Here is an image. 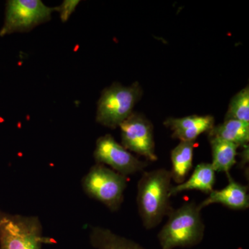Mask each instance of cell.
I'll list each match as a JSON object with an SVG mask.
<instances>
[{"mask_svg":"<svg viewBox=\"0 0 249 249\" xmlns=\"http://www.w3.org/2000/svg\"><path fill=\"white\" fill-rule=\"evenodd\" d=\"M171 181L170 170L163 168L142 174L138 183L137 202L145 229L157 227L173 211L170 202Z\"/></svg>","mask_w":249,"mask_h":249,"instance_id":"1","label":"cell"},{"mask_svg":"<svg viewBox=\"0 0 249 249\" xmlns=\"http://www.w3.org/2000/svg\"><path fill=\"white\" fill-rule=\"evenodd\" d=\"M201 211L194 202L186 203L173 210L158 234L161 249L188 248L200 243L205 231Z\"/></svg>","mask_w":249,"mask_h":249,"instance_id":"2","label":"cell"},{"mask_svg":"<svg viewBox=\"0 0 249 249\" xmlns=\"http://www.w3.org/2000/svg\"><path fill=\"white\" fill-rule=\"evenodd\" d=\"M50 243L37 216L11 214L0 210V249H42Z\"/></svg>","mask_w":249,"mask_h":249,"instance_id":"3","label":"cell"},{"mask_svg":"<svg viewBox=\"0 0 249 249\" xmlns=\"http://www.w3.org/2000/svg\"><path fill=\"white\" fill-rule=\"evenodd\" d=\"M142 96V88L138 83L130 86L114 83L103 90L98 100L96 122L111 129L119 127L132 115Z\"/></svg>","mask_w":249,"mask_h":249,"instance_id":"4","label":"cell"},{"mask_svg":"<svg viewBox=\"0 0 249 249\" xmlns=\"http://www.w3.org/2000/svg\"><path fill=\"white\" fill-rule=\"evenodd\" d=\"M83 191L89 197L115 212L120 209L127 187V177L116 173L106 165L96 163L82 179Z\"/></svg>","mask_w":249,"mask_h":249,"instance_id":"5","label":"cell"},{"mask_svg":"<svg viewBox=\"0 0 249 249\" xmlns=\"http://www.w3.org/2000/svg\"><path fill=\"white\" fill-rule=\"evenodd\" d=\"M55 11L57 7H49L40 0H11L6 6L1 36L30 31L50 20Z\"/></svg>","mask_w":249,"mask_h":249,"instance_id":"6","label":"cell"},{"mask_svg":"<svg viewBox=\"0 0 249 249\" xmlns=\"http://www.w3.org/2000/svg\"><path fill=\"white\" fill-rule=\"evenodd\" d=\"M93 157L96 163L109 165L111 170L125 177L142 171L147 166L146 161L136 158L111 134L97 139Z\"/></svg>","mask_w":249,"mask_h":249,"instance_id":"7","label":"cell"},{"mask_svg":"<svg viewBox=\"0 0 249 249\" xmlns=\"http://www.w3.org/2000/svg\"><path fill=\"white\" fill-rule=\"evenodd\" d=\"M124 148L145 157L150 161L158 160L155 153L153 125L142 114L132 113L119 126Z\"/></svg>","mask_w":249,"mask_h":249,"instance_id":"8","label":"cell"},{"mask_svg":"<svg viewBox=\"0 0 249 249\" xmlns=\"http://www.w3.org/2000/svg\"><path fill=\"white\" fill-rule=\"evenodd\" d=\"M214 123L212 116L193 115L178 119L169 118L164 124L173 131V138L180 142H195L201 134L209 132Z\"/></svg>","mask_w":249,"mask_h":249,"instance_id":"9","label":"cell"},{"mask_svg":"<svg viewBox=\"0 0 249 249\" xmlns=\"http://www.w3.org/2000/svg\"><path fill=\"white\" fill-rule=\"evenodd\" d=\"M229 182L222 190H213L209 196L200 204L198 205L202 210L211 204H220L231 209L245 210L249 207L248 187L236 182L232 178Z\"/></svg>","mask_w":249,"mask_h":249,"instance_id":"10","label":"cell"},{"mask_svg":"<svg viewBox=\"0 0 249 249\" xmlns=\"http://www.w3.org/2000/svg\"><path fill=\"white\" fill-rule=\"evenodd\" d=\"M215 182V171L211 163H201L196 167L191 176L186 181L171 187L170 196L187 191L196 190L209 195L213 191Z\"/></svg>","mask_w":249,"mask_h":249,"instance_id":"11","label":"cell"},{"mask_svg":"<svg viewBox=\"0 0 249 249\" xmlns=\"http://www.w3.org/2000/svg\"><path fill=\"white\" fill-rule=\"evenodd\" d=\"M89 242L95 249H145L137 242L101 227L91 228Z\"/></svg>","mask_w":249,"mask_h":249,"instance_id":"12","label":"cell"},{"mask_svg":"<svg viewBox=\"0 0 249 249\" xmlns=\"http://www.w3.org/2000/svg\"><path fill=\"white\" fill-rule=\"evenodd\" d=\"M209 139H219L231 142L240 147L249 145V124L242 121L227 119L209 132Z\"/></svg>","mask_w":249,"mask_h":249,"instance_id":"13","label":"cell"},{"mask_svg":"<svg viewBox=\"0 0 249 249\" xmlns=\"http://www.w3.org/2000/svg\"><path fill=\"white\" fill-rule=\"evenodd\" d=\"M195 142H180L171 152L172 180L178 184L186 181L193 167Z\"/></svg>","mask_w":249,"mask_h":249,"instance_id":"14","label":"cell"},{"mask_svg":"<svg viewBox=\"0 0 249 249\" xmlns=\"http://www.w3.org/2000/svg\"><path fill=\"white\" fill-rule=\"evenodd\" d=\"M212 148L213 162L211 163L215 172L225 173L228 178L230 170L236 163L238 145L231 142L219 139H210Z\"/></svg>","mask_w":249,"mask_h":249,"instance_id":"15","label":"cell"},{"mask_svg":"<svg viewBox=\"0 0 249 249\" xmlns=\"http://www.w3.org/2000/svg\"><path fill=\"white\" fill-rule=\"evenodd\" d=\"M234 119L249 124V88L246 87L232 98L225 120Z\"/></svg>","mask_w":249,"mask_h":249,"instance_id":"16","label":"cell"},{"mask_svg":"<svg viewBox=\"0 0 249 249\" xmlns=\"http://www.w3.org/2000/svg\"><path fill=\"white\" fill-rule=\"evenodd\" d=\"M79 3L78 0H65L60 6L57 7V11L60 14L62 22H67L70 19Z\"/></svg>","mask_w":249,"mask_h":249,"instance_id":"17","label":"cell"}]
</instances>
